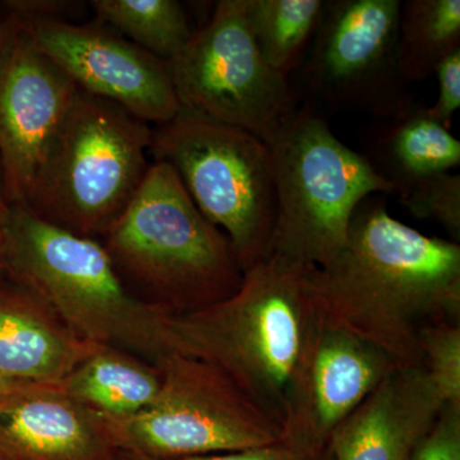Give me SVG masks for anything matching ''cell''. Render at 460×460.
<instances>
[{
  "instance_id": "cell-5",
  "label": "cell",
  "mask_w": 460,
  "mask_h": 460,
  "mask_svg": "<svg viewBox=\"0 0 460 460\" xmlns=\"http://www.w3.org/2000/svg\"><path fill=\"white\" fill-rule=\"evenodd\" d=\"M153 137L126 109L78 91L25 208L75 234L104 235L146 177Z\"/></svg>"
},
{
  "instance_id": "cell-10",
  "label": "cell",
  "mask_w": 460,
  "mask_h": 460,
  "mask_svg": "<svg viewBox=\"0 0 460 460\" xmlns=\"http://www.w3.org/2000/svg\"><path fill=\"white\" fill-rule=\"evenodd\" d=\"M401 0H326L298 75L305 93L334 111L392 117L410 107L399 69Z\"/></svg>"
},
{
  "instance_id": "cell-3",
  "label": "cell",
  "mask_w": 460,
  "mask_h": 460,
  "mask_svg": "<svg viewBox=\"0 0 460 460\" xmlns=\"http://www.w3.org/2000/svg\"><path fill=\"white\" fill-rule=\"evenodd\" d=\"M0 259L3 270L75 337L146 354L154 363L169 353L168 311L129 292L104 243L11 205Z\"/></svg>"
},
{
  "instance_id": "cell-27",
  "label": "cell",
  "mask_w": 460,
  "mask_h": 460,
  "mask_svg": "<svg viewBox=\"0 0 460 460\" xmlns=\"http://www.w3.org/2000/svg\"><path fill=\"white\" fill-rule=\"evenodd\" d=\"M9 208H11V205L8 204L7 199H5L4 184H3L2 171H0V250H2L3 239H4Z\"/></svg>"
},
{
  "instance_id": "cell-26",
  "label": "cell",
  "mask_w": 460,
  "mask_h": 460,
  "mask_svg": "<svg viewBox=\"0 0 460 460\" xmlns=\"http://www.w3.org/2000/svg\"><path fill=\"white\" fill-rule=\"evenodd\" d=\"M129 456V460H154L136 456ZM174 460H330V456L328 450L314 452V450L305 449V447H296L281 440L279 443L238 450V452L210 454V456Z\"/></svg>"
},
{
  "instance_id": "cell-23",
  "label": "cell",
  "mask_w": 460,
  "mask_h": 460,
  "mask_svg": "<svg viewBox=\"0 0 460 460\" xmlns=\"http://www.w3.org/2000/svg\"><path fill=\"white\" fill-rule=\"evenodd\" d=\"M402 206L413 217L443 226L453 242L460 241V175L438 172L402 187Z\"/></svg>"
},
{
  "instance_id": "cell-7",
  "label": "cell",
  "mask_w": 460,
  "mask_h": 460,
  "mask_svg": "<svg viewBox=\"0 0 460 460\" xmlns=\"http://www.w3.org/2000/svg\"><path fill=\"white\" fill-rule=\"evenodd\" d=\"M159 394L138 413H95L102 434L127 456L174 460L238 452L283 440L279 420L210 363L168 353L157 359Z\"/></svg>"
},
{
  "instance_id": "cell-8",
  "label": "cell",
  "mask_w": 460,
  "mask_h": 460,
  "mask_svg": "<svg viewBox=\"0 0 460 460\" xmlns=\"http://www.w3.org/2000/svg\"><path fill=\"white\" fill-rule=\"evenodd\" d=\"M150 154L174 169L201 214L229 238L243 271L270 255L277 193L268 144L180 111L154 131Z\"/></svg>"
},
{
  "instance_id": "cell-25",
  "label": "cell",
  "mask_w": 460,
  "mask_h": 460,
  "mask_svg": "<svg viewBox=\"0 0 460 460\" xmlns=\"http://www.w3.org/2000/svg\"><path fill=\"white\" fill-rule=\"evenodd\" d=\"M438 98L429 111L447 129H452L454 114L460 108V49L454 51L436 66Z\"/></svg>"
},
{
  "instance_id": "cell-19",
  "label": "cell",
  "mask_w": 460,
  "mask_h": 460,
  "mask_svg": "<svg viewBox=\"0 0 460 460\" xmlns=\"http://www.w3.org/2000/svg\"><path fill=\"white\" fill-rule=\"evenodd\" d=\"M326 0H244L248 30L272 71L290 78L319 30Z\"/></svg>"
},
{
  "instance_id": "cell-14",
  "label": "cell",
  "mask_w": 460,
  "mask_h": 460,
  "mask_svg": "<svg viewBox=\"0 0 460 460\" xmlns=\"http://www.w3.org/2000/svg\"><path fill=\"white\" fill-rule=\"evenodd\" d=\"M115 450L58 384H22L0 399V460H115Z\"/></svg>"
},
{
  "instance_id": "cell-22",
  "label": "cell",
  "mask_w": 460,
  "mask_h": 460,
  "mask_svg": "<svg viewBox=\"0 0 460 460\" xmlns=\"http://www.w3.org/2000/svg\"><path fill=\"white\" fill-rule=\"evenodd\" d=\"M423 368L444 404L460 407V321H438L419 332Z\"/></svg>"
},
{
  "instance_id": "cell-20",
  "label": "cell",
  "mask_w": 460,
  "mask_h": 460,
  "mask_svg": "<svg viewBox=\"0 0 460 460\" xmlns=\"http://www.w3.org/2000/svg\"><path fill=\"white\" fill-rule=\"evenodd\" d=\"M460 49V0H405L398 23L399 69L405 83L428 80Z\"/></svg>"
},
{
  "instance_id": "cell-21",
  "label": "cell",
  "mask_w": 460,
  "mask_h": 460,
  "mask_svg": "<svg viewBox=\"0 0 460 460\" xmlns=\"http://www.w3.org/2000/svg\"><path fill=\"white\" fill-rule=\"evenodd\" d=\"M91 7L104 25L164 62L174 59L195 33L175 0H93Z\"/></svg>"
},
{
  "instance_id": "cell-4",
  "label": "cell",
  "mask_w": 460,
  "mask_h": 460,
  "mask_svg": "<svg viewBox=\"0 0 460 460\" xmlns=\"http://www.w3.org/2000/svg\"><path fill=\"white\" fill-rule=\"evenodd\" d=\"M104 241L118 272L153 290L169 314L222 301L243 280L229 238L206 219L166 163L150 164Z\"/></svg>"
},
{
  "instance_id": "cell-2",
  "label": "cell",
  "mask_w": 460,
  "mask_h": 460,
  "mask_svg": "<svg viewBox=\"0 0 460 460\" xmlns=\"http://www.w3.org/2000/svg\"><path fill=\"white\" fill-rule=\"evenodd\" d=\"M310 268L271 253L243 271L232 296L192 313L166 314L168 352L219 368L281 425L293 377L319 321Z\"/></svg>"
},
{
  "instance_id": "cell-24",
  "label": "cell",
  "mask_w": 460,
  "mask_h": 460,
  "mask_svg": "<svg viewBox=\"0 0 460 460\" xmlns=\"http://www.w3.org/2000/svg\"><path fill=\"white\" fill-rule=\"evenodd\" d=\"M408 460H460V407L444 404Z\"/></svg>"
},
{
  "instance_id": "cell-6",
  "label": "cell",
  "mask_w": 460,
  "mask_h": 460,
  "mask_svg": "<svg viewBox=\"0 0 460 460\" xmlns=\"http://www.w3.org/2000/svg\"><path fill=\"white\" fill-rule=\"evenodd\" d=\"M277 219L270 255L323 268L345 246L363 199L396 193L361 151L343 144L313 102L270 145Z\"/></svg>"
},
{
  "instance_id": "cell-17",
  "label": "cell",
  "mask_w": 460,
  "mask_h": 460,
  "mask_svg": "<svg viewBox=\"0 0 460 460\" xmlns=\"http://www.w3.org/2000/svg\"><path fill=\"white\" fill-rule=\"evenodd\" d=\"M363 155L378 174L396 187V193L429 175L450 172L460 164V142L416 102L374 120L361 133Z\"/></svg>"
},
{
  "instance_id": "cell-16",
  "label": "cell",
  "mask_w": 460,
  "mask_h": 460,
  "mask_svg": "<svg viewBox=\"0 0 460 460\" xmlns=\"http://www.w3.org/2000/svg\"><path fill=\"white\" fill-rule=\"evenodd\" d=\"M99 347L72 334L25 289L0 292V376L59 384Z\"/></svg>"
},
{
  "instance_id": "cell-28",
  "label": "cell",
  "mask_w": 460,
  "mask_h": 460,
  "mask_svg": "<svg viewBox=\"0 0 460 460\" xmlns=\"http://www.w3.org/2000/svg\"><path fill=\"white\" fill-rule=\"evenodd\" d=\"M22 384L26 383H17V381L9 380V378L0 376V399L4 398L8 393H11L12 390L16 389V387L22 385Z\"/></svg>"
},
{
  "instance_id": "cell-11",
  "label": "cell",
  "mask_w": 460,
  "mask_h": 460,
  "mask_svg": "<svg viewBox=\"0 0 460 460\" xmlns=\"http://www.w3.org/2000/svg\"><path fill=\"white\" fill-rule=\"evenodd\" d=\"M78 91L9 13L0 38V171L9 205H26Z\"/></svg>"
},
{
  "instance_id": "cell-13",
  "label": "cell",
  "mask_w": 460,
  "mask_h": 460,
  "mask_svg": "<svg viewBox=\"0 0 460 460\" xmlns=\"http://www.w3.org/2000/svg\"><path fill=\"white\" fill-rule=\"evenodd\" d=\"M395 368L375 345L319 319L288 394L283 440L328 450L334 429Z\"/></svg>"
},
{
  "instance_id": "cell-15",
  "label": "cell",
  "mask_w": 460,
  "mask_h": 460,
  "mask_svg": "<svg viewBox=\"0 0 460 460\" xmlns=\"http://www.w3.org/2000/svg\"><path fill=\"white\" fill-rule=\"evenodd\" d=\"M443 407L425 368H395L334 429L330 460H408Z\"/></svg>"
},
{
  "instance_id": "cell-12",
  "label": "cell",
  "mask_w": 460,
  "mask_h": 460,
  "mask_svg": "<svg viewBox=\"0 0 460 460\" xmlns=\"http://www.w3.org/2000/svg\"><path fill=\"white\" fill-rule=\"evenodd\" d=\"M20 18L38 47L78 90L109 100L157 127L172 122L180 113L168 63L128 39L95 23Z\"/></svg>"
},
{
  "instance_id": "cell-18",
  "label": "cell",
  "mask_w": 460,
  "mask_h": 460,
  "mask_svg": "<svg viewBox=\"0 0 460 460\" xmlns=\"http://www.w3.org/2000/svg\"><path fill=\"white\" fill-rule=\"evenodd\" d=\"M58 385L87 410L127 417L155 401L162 378L156 366L102 345Z\"/></svg>"
},
{
  "instance_id": "cell-9",
  "label": "cell",
  "mask_w": 460,
  "mask_h": 460,
  "mask_svg": "<svg viewBox=\"0 0 460 460\" xmlns=\"http://www.w3.org/2000/svg\"><path fill=\"white\" fill-rule=\"evenodd\" d=\"M168 63L184 113L252 133L269 146L295 117L298 93L257 50L244 0H220L205 26Z\"/></svg>"
},
{
  "instance_id": "cell-29",
  "label": "cell",
  "mask_w": 460,
  "mask_h": 460,
  "mask_svg": "<svg viewBox=\"0 0 460 460\" xmlns=\"http://www.w3.org/2000/svg\"><path fill=\"white\" fill-rule=\"evenodd\" d=\"M5 18L0 17V38H2L3 27H4Z\"/></svg>"
},
{
  "instance_id": "cell-1",
  "label": "cell",
  "mask_w": 460,
  "mask_h": 460,
  "mask_svg": "<svg viewBox=\"0 0 460 460\" xmlns=\"http://www.w3.org/2000/svg\"><path fill=\"white\" fill-rule=\"evenodd\" d=\"M308 287L321 321L375 345L398 367H423L420 329L460 321V246L399 222L371 196L357 208L341 252L311 266Z\"/></svg>"
},
{
  "instance_id": "cell-30",
  "label": "cell",
  "mask_w": 460,
  "mask_h": 460,
  "mask_svg": "<svg viewBox=\"0 0 460 460\" xmlns=\"http://www.w3.org/2000/svg\"><path fill=\"white\" fill-rule=\"evenodd\" d=\"M0 270H3V262H2V259H0Z\"/></svg>"
}]
</instances>
